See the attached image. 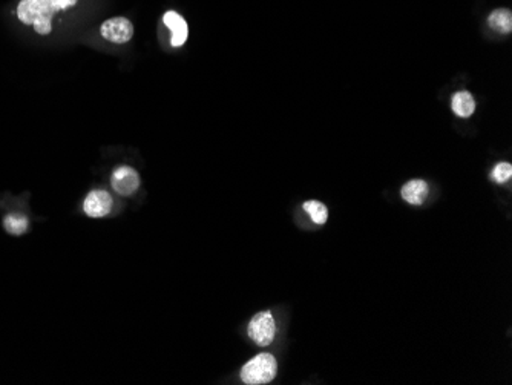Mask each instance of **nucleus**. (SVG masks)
Returning <instances> with one entry per match:
<instances>
[{
	"label": "nucleus",
	"instance_id": "9b49d317",
	"mask_svg": "<svg viewBox=\"0 0 512 385\" xmlns=\"http://www.w3.org/2000/svg\"><path fill=\"white\" fill-rule=\"evenodd\" d=\"M28 218L22 213H8L4 218V227L9 235H23L28 231Z\"/></svg>",
	"mask_w": 512,
	"mask_h": 385
},
{
	"label": "nucleus",
	"instance_id": "7ed1b4c3",
	"mask_svg": "<svg viewBox=\"0 0 512 385\" xmlns=\"http://www.w3.org/2000/svg\"><path fill=\"white\" fill-rule=\"evenodd\" d=\"M247 333L250 339L258 344L260 347H267L274 339V333H277V324H274V318L272 312L264 310L256 313L252 318Z\"/></svg>",
	"mask_w": 512,
	"mask_h": 385
},
{
	"label": "nucleus",
	"instance_id": "0eeeda50",
	"mask_svg": "<svg viewBox=\"0 0 512 385\" xmlns=\"http://www.w3.org/2000/svg\"><path fill=\"white\" fill-rule=\"evenodd\" d=\"M163 22L171 31V45L175 48L183 46L187 41V36H189V29H187L184 19L178 13L167 11L163 17Z\"/></svg>",
	"mask_w": 512,
	"mask_h": 385
},
{
	"label": "nucleus",
	"instance_id": "20e7f679",
	"mask_svg": "<svg viewBox=\"0 0 512 385\" xmlns=\"http://www.w3.org/2000/svg\"><path fill=\"white\" fill-rule=\"evenodd\" d=\"M112 189L122 196L134 195L140 187V175L131 166H120L111 176Z\"/></svg>",
	"mask_w": 512,
	"mask_h": 385
},
{
	"label": "nucleus",
	"instance_id": "39448f33",
	"mask_svg": "<svg viewBox=\"0 0 512 385\" xmlns=\"http://www.w3.org/2000/svg\"><path fill=\"white\" fill-rule=\"evenodd\" d=\"M100 33L107 42L123 45L132 38L134 26L126 17H112L102 25Z\"/></svg>",
	"mask_w": 512,
	"mask_h": 385
},
{
	"label": "nucleus",
	"instance_id": "f8f14e48",
	"mask_svg": "<svg viewBox=\"0 0 512 385\" xmlns=\"http://www.w3.org/2000/svg\"><path fill=\"white\" fill-rule=\"evenodd\" d=\"M304 211L311 216V220L316 224H324L329 218L327 207L324 206L322 203H319V201H314V200L305 201L304 203Z\"/></svg>",
	"mask_w": 512,
	"mask_h": 385
},
{
	"label": "nucleus",
	"instance_id": "9d476101",
	"mask_svg": "<svg viewBox=\"0 0 512 385\" xmlns=\"http://www.w3.org/2000/svg\"><path fill=\"white\" fill-rule=\"evenodd\" d=\"M489 26L500 34H508L512 29V14L509 9H497L488 19Z\"/></svg>",
	"mask_w": 512,
	"mask_h": 385
},
{
	"label": "nucleus",
	"instance_id": "1a4fd4ad",
	"mask_svg": "<svg viewBox=\"0 0 512 385\" xmlns=\"http://www.w3.org/2000/svg\"><path fill=\"white\" fill-rule=\"evenodd\" d=\"M476 110V102L472 95L466 91H460L452 97V111H454L459 117H469L472 115Z\"/></svg>",
	"mask_w": 512,
	"mask_h": 385
},
{
	"label": "nucleus",
	"instance_id": "f03ea898",
	"mask_svg": "<svg viewBox=\"0 0 512 385\" xmlns=\"http://www.w3.org/2000/svg\"><path fill=\"white\" fill-rule=\"evenodd\" d=\"M278 373V362L270 353H261L241 369V381L247 385L269 384Z\"/></svg>",
	"mask_w": 512,
	"mask_h": 385
},
{
	"label": "nucleus",
	"instance_id": "423d86ee",
	"mask_svg": "<svg viewBox=\"0 0 512 385\" xmlns=\"http://www.w3.org/2000/svg\"><path fill=\"white\" fill-rule=\"evenodd\" d=\"M114 207L111 194L105 189H94L86 195L83 203V211L91 218H103L110 215Z\"/></svg>",
	"mask_w": 512,
	"mask_h": 385
},
{
	"label": "nucleus",
	"instance_id": "6e6552de",
	"mask_svg": "<svg viewBox=\"0 0 512 385\" xmlns=\"http://www.w3.org/2000/svg\"><path fill=\"white\" fill-rule=\"evenodd\" d=\"M428 192L430 187L425 181L412 180L402 187V199L410 204L419 206L428 199Z\"/></svg>",
	"mask_w": 512,
	"mask_h": 385
},
{
	"label": "nucleus",
	"instance_id": "f257e3e1",
	"mask_svg": "<svg viewBox=\"0 0 512 385\" xmlns=\"http://www.w3.org/2000/svg\"><path fill=\"white\" fill-rule=\"evenodd\" d=\"M78 0H21L17 5V19L23 25L34 28L41 36L53 33L55 14L77 5Z\"/></svg>",
	"mask_w": 512,
	"mask_h": 385
},
{
	"label": "nucleus",
	"instance_id": "ddd939ff",
	"mask_svg": "<svg viewBox=\"0 0 512 385\" xmlns=\"http://www.w3.org/2000/svg\"><path fill=\"white\" fill-rule=\"evenodd\" d=\"M512 175V166L509 163H500L492 171V180L496 183H506Z\"/></svg>",
	"mask_w": 512,
	"mask_h": 385
}]
</instances>
